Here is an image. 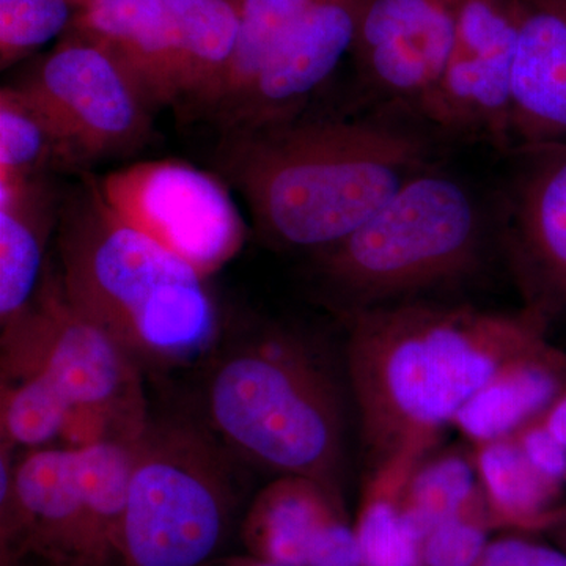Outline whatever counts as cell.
I'll return each mask as SVG.
<instances>
[{
  "label": "cell",
  "mask_w": 566,
  "mask_h": 566,
  "mask_svg": "<svg viewBox=\"0 0 566 566\" xmlns=\"http://www.w3.org/2000/svg\"><path fill=\"white\" fill-rule=\"evenodd\" d=\"M346 368L374 468L401 449L436 446L442 427L506 364L547 344V315L428 303L352 312Z\"/></svg>",
  "instance_id": "1"
},
{
  "label": "cell",
  "mask_w": 566,
  "mask_h": 566,
  "mask_svg": "<svg viewBox=\"0 0 566 566\" xmlns=\"http://www.w3.org/2000/svg\"><path fill=\"white\" fill-rule=\"evenodd\" d=\"M226 137L223 170L256 229L285 248L340 243L427 169L419 134L374 118L296 117Z\"/></svg>",
  "instance_id": "2"
},
{
  "label": "cell",
  "mask_w": 566,
  "mask_h": 566,
  "mask_svg": "<svg viewBox=\"0 0 566 566\" xmlns=\"http://www.w3.org/2000/svg\"><path fill=\"white\" fill-rule=\"evenodd\" d=\"M63 292L144 370L196 363L218 337L207 277L115 214L85 180L59 211Z\"/></svg>",
  "instance_id": "3"
},
{
  "label": "cell",
  "mask_w": 566,
  "mask_h": 566,
  "mask_svg": "<svg viewBox=\"0 0 566 566\" xmlns=\"http://www.w3.org/2000/svg\"><path fill=\"white\" fill-rule=\"evenodd\" d=\"M205 409L208 428L234 457L307 476L342 497L340 394L296 335L264 331L229 346L208 375Z\"/></svg>",
  "instance_id": "4"
},
{
  "label": "cell",
  "mask_w": 566,
  "mask_h": 566,
  "mask_svg": "<svg viewBox=\"0 0 566 566\" xmlns=\"http://www.w3.org/2000/svg\"><path fill=\"white\" fill-rule=\"evenodd\" d=\"M482 243L474 197L449 175L424 169L349 237L316 252V263L352 314L463 277Z\"/></svg>",
  "instance_id": "5"
},
{
  "label": "cell",
  "mask_w": 566,
  "mask_h": 566,
  "mask_svg": "<svg viewBox=\"0 0 566 566\" xmlns=\"http://www.w3.org/2000/svg\"><path fill=\"white\" fill-rule=\"evenodd\" d=\"M132 447L123 566H207L237 506L233 453L180 420H148Z\"/></svg>",
  "instance_id": "6"
},
{
  "label": "cell",
  "mask_w": 566,
  "mask_h": 566,
  "mask_svg": "<svg viewBox=\"0 0 566 566\" xmlns=\"http://www.w3.org/2000/svg\"><path fill=\"white\" fill-rule=\"evenodd\" d=\"M140 371L109 334L73 307L52 271L28 311L2 329V381L44 376L71 406L111 412L129 441L150 420Z\"/></svg>",
  "instance_id": "7"
},
{
  "label": "cell",
  "mask_w": 566,
  "mask_h": 566,
  "mask_svg": "<svg viewBox=\"0 0 566 566\" xmlns=\"http://www.w3.org/2000/svg\"><path fill=\"white\" fill-rule=\"evenodd\" d=\"M61 142L65 169L125 155L148 139L155 111L125 62L99 41L69 31L14 84Z\"/></svg>",
  "instance_id": "8"
},
{
  "label": "cell",
  "mask_w": 566,
  "mask_h": 566,
  "mask_svg": "<svg viewBox=\"0 0 566 566\" xmlns=\"http://www.w3.org/2000/svg\"><path fill=\"white\" fill-rule=\"evenodd\" d=\"M96 182L115 214L207 279L243 248L245 223L229 189L191 164H134Z\"/></svg>",
  "instance_id": "9"
},
{
  "label": "cell",
  "mask_w": 566,
  "mask_h": 566,
  "mask_svg": "<svg viewBox=\"0 0 566 566\" xmlns=\"http://www.w3.org/2000/svg\"><path fill=\"white\" fill-rule=\"evenodd\" d=\"M520 18V0H463L444 70L417 111L444 132L515 150L513 70Z\"/></svg>",
  "instance_id": "10"
},
{
  "label": "cell",
  "mask_w": 566,
  "mask_h": 566,
  "mask_svg": "<svg viewBox=\"0 0 566 566\" xmlns=\"http://www.w3.org/2000/svg\"><path fill=\"white\" fill-rule=\"evenodd\" d=\"M0 452V554L2 566L25 556L43 566H106L85 504L76 450L35 449L11 461Z\"/></svg>",
  "instance_id": "11"
},
{
  "label": "cell",
  "mask_w": 566,
  "mask_h": 566,
  "mask_svg": "<svg viewBox=\"0 0 566 566\" xmlns=\"http://www.w3.org/2000/svg\"><path fill=\"white\" fill-rule=\"evenodd\" d=\"M365 0H316L268 55L251 84L219 115L227 133L300 117L353 51Z\"/></svg>",
  "instance_id": "12"
},
{
  "label": "cell",
  "mask_w": 566,
  "mask_h": 566,
  "mask_svg": "<svg viewBox=\"0 0 566 566\" xmlns=\"http://www.w3.org/2000/svg\"><path fill=\"white\" fill-rule=\"evenodd\" d=\"M461 2L365 0L352 51L365 84L417 106L444 70Z\"/></svg>",
  "instance_id": "13"
},
{
  "label": "cell",
  "mask_w": 566,
  "mask_h": 566,
  "mask_svg": "<svg viewBox=\"0 0 566 566\" xmlns=\"http://www.w3.org/2000/svg\"><path fill=\"white\" fill-rule=\"evenodd\" d=\"M244 546L253 558L279 566H363L344 499L301 475H281L245 513Z\"/></svg>",
  "instance_id": "14"
},
{
  "label": "cell",
  "mask_w": 566,
  "mask_h": 566,
  "mask_svg": "<svg viewBox=\"0 0 566 566\" xmlns=\"http://www.w3.org/2000/svg\"><path fill=\"white\" fill-rule=\"evenodd\" d=\"M513 70L515 150L566 144V0H520Z\"/></svg>",
  "instance_id": "15"
},
{
  "label": "cell",
  "mask_w": 566,
  "mask_h": 566,
  "mask_svg": "<svg viewBox=\"0 0 566 566\" xmlns=\"http://www.w3.org/2000/svg\"><path fill=\"white\" fill-rule=\"evenodd\" d=\"M524 169L515 189L513 230L521 260L549 314L566 308V144L520 150Z\"/></svg>",
  "instance_id": "16"
},
{
  "label": "cell",
  "mask_w": 566,
  "mask_h": 566,
  "mask_svg": "<svg viewBox=\"0 0 566 566\" xmlns=\"http://www.w3.org/2000/svg\"><path fill=\"white\" fill-rule=\"evenodd\" d=\"M203 0H91L69 31L114 51L132 70L153 106H161L167 63L182 22Z\"/></svg>",
  "instance_id": "17"
},
{
  "label": "cell",
  "mask_w": 566,
  "mask_h": 566,
  "mask_svg": "<svg viewBox=\"0 0 566 566\" xmlns=\"http://www.w3.org/2000/svg\"><path fill=\"white\" fill-rule=\"evenodd\" d=\"M566 390V356L547 344L497 371L458 411L452 424L472 442L497 441L543 416Z\"/></svg>",
  "instance_id": "18"
},
{
  "label": "cell",
  "mask_w": 566,
  "mask_h": 566,
  "mask_svg": "<svg viewBox=\"0 0 566 566\" xmlns=\"http://www.w3.org/2000/svg\"><path fill=\"white\" fill-rule=\"evenodd\" d=\"M57 200L44 177L0 181V326L6 329L32 304L44 274V255L59 223Z\"/></svg>",
  "instance_id": "19"
},
{
  "label": "cell",
  "mask_w": 566,
  "mask_h": 566,
  "mask_svg": "<svg viewBox=\"0 0 566 566\" xmlns=\"http://www.w3.org/2000/svg\"><path fill=\"white\" fill-rule=\"evenodd\" d=\"M433 449L408 446L375 465L354 523L363 566H422L419 538L405 517L403 493L417 464Z\"/></svg>",
  "instance_id": "20"
},
{
  "label": "cell",
  "mask_w": 566,
  "mask_h": 566,
  "mask_svg": "<svg viewBox=\"0 0 566 566\" xmlns=\"http://www.w3.org/2000/svg\"><path fill=\"white\" fill-rule=\"evenodd\" d=\"M243 0H203L182 22L164 77L161 106H196L229 69L240 40Z\"/></svg>",
  "instance_id": "21"
},
{
  "label": "cell",
  "mask_w": 566,
  "mask_h": 566,
  "mask_svg": "<svg viewBox=\"0 0 566 566\" xmlns=\"http://www.w3.org/2000/svg\"><path fill=\"white\" fill-rule=\"evenodd\" d=\"M472 457L494 527L556 526L565 513L553 509L560 491L536 474L512 436L475 444Z\"/></svg>",
  "instance_id": "22"
},
{
  "label": "cell",
  "mask_w": 566,
  "mask_h": 566,
  "mask_svg": "<svg viewBox=\"0 0 566 566\" xmlns=\"http://www.w3.org/2000/svg\"><path fill=\"white\" fill-rule=\"evenodd\" d=\"M133 442L104 441L76 450L77 471L106 566H123V528Z\"/></svg>",
  "instance_id": "23"
},
{
  "label": "cell",
  "mask_w": 566,
  "mask_h": 566,
  "mask_svg": "<svg viewBox=\"0 0 566 566\" xmlns=\"http://www.w3.org/2000/svg\"><path fill=\"white\" fill-rule=\"evenodd\" d=\"M316 0H243L240 40L229 69L196 106L222 114L251 84L268 55Z\"/></svg>",
  "instance_id": "24"
},
{
  "label": "cell",
  "mask_w": 566,
  "mask_h": 566,
  "mask_svg": "<svg viewBox=\"0 0 566 566\" xmlns=\"http://www.w3.org/2000/svg\"><path fill=\"white\" fill-rule=\"evenodd\" d=\"M474 457L463 452L427 455L417 464L403 493V513L419 542L450 517L464 512L479 495Z\"/></svg>",
  "instance_id": "25"
},
{
  "label": "cell",
  "mask_w": 566,
  "mask_h": 566,
  "mask_svg": "<svg viewBox=\"0 0 566 566\" xmlns=\"http://www.w3.org/2000/svg\"><path fill=\"white\" fill-rule=\"evenodd\" d=\"M65 167L61 142L35 104L14 85L0 92V181L44 177Z\"/></svg>",
  "instance_id": "26"
},
{
  "label": "cell",
  "mask_w": 566,
  "mask_h": 566,
  "mask_svg": "<svg viewBox=\"0 0 566 566\" xmlns=\"http://www.w3.org/2000/svg\"><path fill=\"white\" fill-rule=\"evenodd\" d=\"M71 408L69 398L44 376L2 381L0 444L13 450L18 447L44 449L55 438H61Z\"/></svg>",
  "instance_id": "27"
},
{
  "label": "cell",
  "mask_w": 566,
  "mask_h": 566,
  "mask_svg": "<svg viewBox=\"0 0 566 566\" xmlns=\"http://www.w3.org/2000/svg\"><path fill=\"white\" fill-rule=\"evenodd\" d=\"M77 7L71 0H0V66L14 63L71 28Z\"/></svg>",
  "instance_id": "28"
},
{
  "label": "cell",
  "mask_w": 566,
  "mask_h": 566,
  "mask_svg": "<svg viewBox=\"0 0 566 566\" xmlns=\"http://www.w3.org/2000/svg\"><path fill=\"white\" fill-rule=\"evenodd\" d=\"M483 493L460 515L436 526L420 543L422 566H476L493 528Z\"/></svg>",
  "instance_id": "29"
},
{
  "label": "cell",
  "mask_w": 566,
  "mask_h": 566,
  "mask_svg": "<svg viewBox=\"0 0 566 566\" xmlns=\"http://www.w3.org/2000/svg\"><path fill=\"white\" fill-rule=\"evenodd\" d=\"M512 438L536 474L560 491L566 483V447L547 431L542 419L536 417Z\"/></svg>",
  "instance_id": "30"
},
{
  "label": "cell",
  "mask_w": 566,
  "mask_h": 566,
  "mask_svg": "<svg viewBox=\"0 0 566 566\" xmlns=\"http://www.w3.org/2000/svg\"><path fill=\"white\" fill-rule=\"evenodd\" d=\"M476 566H566V553L560 547L506 536L488 543Z\"/></svg>",
  "instance_id": "31"
},
{
  "label": "cell",
  "mask_w": 566,
  "mask_h": 566,
  "mask_svg": "<svg viewBox=\"0 0 566 566\" xmlns=\"http://www.w3.org/2000/svg\"><path fill=\"white\" fill-rule=\"evenodd\" d=\"M547 431L566 447V390L539 416Z\"/></svg>",
  "instance_id": "32"
},
{
  "label": "cell",
  "mask_w": 566,
  "mask_h": 566,
  "mask_svg": "<svg viewBox=\"0 0 566 566\" xmlns=\"http://www.w3.org/2000/svg\"><path fill=\"white\" fill-rule=\"evenodd\" d=\"M207 566H279L259 560V558H237V560L221 562V564H208Z\"/></svg>",
  "instance_id": "33"
},
{
  "label": "cell",
  "mask_w": 566,
  "mask_h": 566,
  "mask_svg": "<svg viewBox=\"0 0 566 566\" xmlns=\"http://www.w3.org/2000/svg\"><path fill=\"white\" fill-rule=\"evenodd\" d=\"M554 528H556L558 547H560V549L566 553V510L560 520L557 521V524L554 526Z\"/></svg>",
  "instance_id": "34"
},
{
  "label": "cell",
  "mask_w": 566,
  "mask_h": 566,
  "mask_svg": "<svg viewBox=\"0 0 566 566\" xmlns=\"http://www.w3.org/2000/svg\"><path fill=\"white\" fill-rule=\"evenodd\" d=\"M71 2H73L74 6L77 7V9H81V7H84L85 3L91 2V0H71Z\"/></svg>",
  "instance_id": "35"
}]
</instances>
